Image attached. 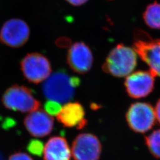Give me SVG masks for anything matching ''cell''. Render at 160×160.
<instances>
[{"label": "cell", "instance_id": "1", "mask_svg": "<svg viewBox=\"0 0 160 160\" xmlns=\"http://www.w3.org/2000/svg\"><path fill=\"white\" fill-rule=\"evenodd\" d=\"M77 77H70L65 71L60 70L51 75L42 86L44 96L49 101L67 103L74 96L75 90L80 85Z\"/></svg>", "mask_w": 160, "mask_h": 160}, {"label": "cell", "instance_id": "2", "mask_svg": "<svg viewBox=\"0 0 160 160\" xmlns=\"http://www.w3.org/2000/svg\"><path fill=\"white\" fill-rule=\"evenodd\" d=\"M137 64V55L133 49L118 45L110 52L102 68L108 74L116 77H123L131 74Z\"/></svg>", "mask_w": 160, "mask_h": 160}, {"label": "cell", "instance_id": "3", "mask_svg": "<svg viewBox=\"0 0 160 160\" xmlns=\"http://www.w3.org/2000/svg\"><path fill=\"white\" fill-rule=\"evenodd\" d=\"M133 49L149 68L155 77H160V39H153L144 32L135 36Z\"/></svg>", "mask_w": 160, "mask_h": 160}, {"label": "cell", "instance_id": "4", "mask_svg": "<svg viewBox=\"0 0 160 160\" xmlns=\"http://www.w3.org/2000/svg\"><path fill=\"white\" fill-rule=\"evenodd\" d=\"M2 102L7 109L22 113H30L39 108L40 102L27 87L13 85L2 97Z\"/></svg>", "mask_w": 160, "mask_h": 160}, {"label": "cell", "instance_id": "5", "mask_svg": "<svg viewBox=\"0 0 160 160\" xmlns=\"http://www.w3.org/2000/svg\"><path fill=\"white\" fill-rule=\"evenodd\" d=\"M20 67L24 78L35 84L45 81L51 74L49 61L39 53L27 54L22 60Z\"/></svg>", "mask_w": 160, "mask_h": 160}, {"label": "cell", "instance_id": "6", "mask_svg": "<svg viewBox=\"0 0 160 160\" xmlns=\"http://www.w3.org/2000/svg\"><path fill=\"white\" fill-rule=\"evenodd\" d=\"M126 118L128 126L132 131L145 133L154 126L156 120L155 109L148 103H133L126 113Z\"/></svg>", "mask_w": 160, "mask_h": 160}, {"label": "cell", "instance_id": "7", "mask_svg": "<svg viewBox=\"0 0 160 160\" xmlns=\"http://www.w3.org/2000/svg\"><path fill=\"white\" fill-rule=\"evenodd\" d=\"M30 29L28 24L18 18H12L4 24L0 30V42L6 46L20 48L29 40Z\"/></svg>", "mask_w": 160, "mask_h": 160}, {"label": "cell", "instance_id": "8", "mask_svg": "<svg viewBox=\"0 0 160 160\" xmlns=\"http://www.w3.org/2000/svg\"><path fill=\"white\" fill-rule=\"evenodd\" d=\"M102 149V144L96 135L83 133L74 140L71 154L74 160H98Z\"/></svg>", "mask_w": 160, "mask_h": 160}, {"label": "cell", "instance_id": "9", "mask_svg": "<svg viewBox=\"0 0 160 160\" xmlns=\"http://www.w3.org/2000/svg\"><path fill=\"white\" fill-rule=\"evenodd\" d=\"M155 77L149 71H138L128 75L125 87L128 95L133 98L148 96L154 89Z\"/></svg>", "mask_w": 160, "mask_h": 160}, {"label": "cell", "instance_id": "10", "mask_svg": "<svg viewBox=\"0 0 160 160\" xmlns=\"http://www.w3.org/2000/svg\"><path fill=\"white\" fill-rule=\"evenodd\" d=\"M67 63L75 72L84 74L92 68L93 57L89 47L82 42H77L69 49Z\"/></svg>", "mask_w": 160, "mask_h": 160}, {"label": "cell", "instance_id": "11", "mask_svg": "<svg viewBox=\"0 0 160 160\" xmlns=\"http://www.w3.org/2000/svg\"><path fill=\"white\" fill-rule=\"evenodd\" d=\"M24 125L32 136L44 137L52 131L54 119L46 111L38 109L30 112L25 118Z\"/></svg>", "mask_w": 160, "mask_h": 160}, {"label": "cell", "instance_id": "12", "mask_svg": "<svg viewBox=\"0 0 160 160\" xmlns=\"http://www.w3.org/2000/svg\"><path fill=\"white\" fill-rule=\"evenodd\" d=\"M84 116V110L80 103L68 102L62 106L56 116L57 120L65 127L77 126L78 129H82L87 123Z\"/></svg>", "mask_w": 160, "mask_h": 160}, {"label": "cell", "instance_id": "13", "mask_svg": "<svg viewBox=\"0 0 160 160\" xmlns=\"http://www.w3.org/2000/svg\"><path fill=\"white\" fill-rule=\"evenodd\" d=\"M44 160H71V151L65 138L55 136L49 139L43 148Z\"/></svg>", "mask_w": 160, "mask_h": 160}, {"label": "cell", "instance_id": "14", "mask_svg": "<svg viewBox=\"0 0 160 160\" xmlns=\"http://www.w3.org/2000/svg\"><path fill=\"white\" fill-rule=\"evenodd\" d=\"M144 21L152 29H160V4L154 2L149 4L143 14Z\"/></svg>", "mask_w": 160, "mask_h": 160}, {"label": "cell", "instance_id": "15", "mask_svg": "<svg viewBox=\"0 0 160 160\" xmlns=\"http://www.w3.org/2000/svg\"><path fill=\"white\" fill-rule=\"evenodd\" d=\"M145 141L151 154L160 159V129L154 131L145 137Z\"/></svg>", "mask_w": 160, "mask_h": 160}, {"label": "cell", "instance_id": "16", "mask_svg": "<svg viewBox=\"0 0 160 160\" xmlns=\"http://www.w3.org/2000/svg\"><path fill=\"white\" fill-rule=\"evenodd\" d=\"M43 143L38 140L31 141L28 146V149L30 152L39 156H40L43 153Z\"/></svg>", "mask_w": 160, "mask_h": 160}, {"label": "cell", "instance_id": "17", "mask_svg": "<svg viewBox=\"0 0 160 160\" xmlns=\"http://www.w3.org/2000/svg\"><path fill=\"white\" fill-rule=\"evenodd\" d=\"M62 106L60 103L53 101L48 100L45 104V109L46 112L52 116H57Z\"/></svg>", "mask_w": 160, "mask_h": 160}, {"label": "cell", "instance_id": "18", "mask_svg": "<svg viewBox=\"0 0 160 160\" xmlns=\"http://www.w3.org/2000/svg\"><path fill=\"white\" fill-rule=\"evenodd\" d=\"M8 160H33L29 155L24 152H17L12 155Z\"/></svg>", "mask_w": 160, "mask_h": 160}, {"label": "cell", "instance_id": "19", "mask_svg": "<svg viewBox=\"0 0 160 160\" xmlns=\"http://www.w3.org/2000/svg\"><path fill=\"white\" fill-rule=\"evenodd\" d=\"M88 0H67L69 4L75 6H79L86 3Z\"/></svg>", "mask_w": 160, "mask_h": 160}, {"label": "cell", "instance_id": "20", "mask_svg": "<svg viewBox=\"0 0 160 160\" xmlns=\"http://www.w3.org/2000/svg\"><path fill=\"white\" fill-rule=\"evenodd\" d=\"M155 113L156 116V119L160 123V99L158 101L155 108Z\"/></svg>", "mask_w": 160, "mask_h": 160}]
</instances>
